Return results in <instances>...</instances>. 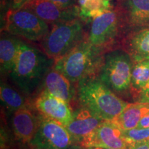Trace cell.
<instances>
[{
    "label": "cell",
    "instance_id": "obj_1",
    "mask_svg": "<svg viewBox=\"0 0 149 149\" xmlns=\"http://www.w3.org/2000/svg\"><path fill=\"white\" fill-rule=\"evenodd\" d=\"M53 59L44 52L20 40L15 64L10 72L14 83L22 92L33 93L49 70Z\"/></svg>",
    "mask_w": 149,
    "mask_h": 149
},
{
    "label": "cell",
    "instance_id": "obj_2",
    "mask_svg": "<svg viewBox=\"0 0 149 149\" xmlns=\"http://www.w3.org/2000/svg\"><path fill=\"white\" fill-rule=\"evenodd\" d=\"M79 102L103 120L113 121L128 105L104 84L100 77L91 76L79 82Z\"/></svg>",
    "mask_w": 149,
    "mask_h": 149
},
{
    "label": "cell",
    "instance_id": "obj_3",
    "mask_svg": "<svg viewBox=\"0 0 149 149\" xmlns=\"http://www.w3.org/2000/svg\"><path fill=\"white\" fill-rule=\"evenodd\" d=\"M104 53L84 39L68 53L56 59L53 68L72 83L80 82L100 70Z\"/></svg>",
    "mask_w": 149,
    "mask_h": 149
},
{
    "label": "cell",
    "instance_id": "obj_4",
    "mask_svg": "<svg viewBox=\"0 0 149 149\" xmlns=\"http://www.w3.org/2000/svg\"><path fill=\"white\" fill-rule=\"evenodd\" d=\"M85 39L82 21L79 18L55 24L41 41L43 52L56 59L68 53Z\"/></svg>",
    "mask_w": 149,
    "mask_h": 149
},
{
    "label": "cell",
    "instance_id": "obj_5",
    "mask_svg": "<svg viewBox=\"0 0 149 149\" xmlns=\"http://www.w3.org/2000/svg\"><path fill=\"white\" fill-rule=\"evenodd\" d=\"M133 67L129 54L120 51H108L103 56L99 77L112 91L125 92L130 87Z\"/></svg>",
    "mask_w": 149,
    "mask_h": 149
},
{
    "label": "cell",
    "instance_id": "obj_6",
    "mask_svg": "<svg viewBox=\"0 0 149 149\" xmlns=\"http://www.w3.org/2000/svg\"><path fill=\"white\" fill-rule=\"evenodd\" d=\"M6 31L31 42L42 41L49 31V25L29 9H8L5 16Z\"/></svg>",
    "mask_w": 149,
    "mask_h": 149
},
{
    "label": "cell",
    "instance_id": "obj_7",
    "mask_svg": "<svg viewBox=\"0 0 149 149\" xmlns=\"http://www.w3.org/2000/svg\"><path fill=\"white\" fill-rule=\"evenodd\" d=\"M122 24L118 8L113 6L92 20L87 40L103 53L109 51L118 37Z\"/></svg>",
    "mask_w": 149,
    "mask_h": 149
},
{
    "label": "cell",
    "instance_id": "obj_8",
    "mask_svg": "<svg viewBox=\"0 0 149 149\" xmlns=\"http://www.w3.org/2000/svg\"><path fill=\"white\" fill-rule=\"evenodd\" d=\"M73 139L66 126L44 117L32 143L39 149H70Z\"/></svg>",
    "mask_w": 149,
    "mask_h": 149
},
{
    "label": "cell",
    "instance_id": "obj_9",
    "mask_svg": "<svg viewBox=\"0 0 149 149\" xmlns=\"http://www.w3.org/2000/svg\"><path fill=\"white\" fill-rule=\"evenodd\" d=\"M81 146L129 149L130 144L124 135V130L115 121L104 120L94 132L81 143Z\"/></svg>",
    "mask_w": 149,
    "mask_h": 149
},
{
    "label": "cell",
    "instance_id": "obj_10",
    "mask_svg": "<svg viewBox=\"0 0 149 149\" xmlns=\"http://www.w3.org/2000/svg\"><path fill=\"white\" fill-rule=\"evenodd\" d=\"M22 8L31 10L48 25L53 26L79 18V6L63 9L51 0H30Z\"/></svg>",
    "mask_w": 149,
    "mask_h": 149
},
{
    "label": "cell",
    "instance_id": "obj_11",
    "mask_svg": "<svg viewBox=\"0 0 149 149\" xmlns=\"http://www.w3.org/2000/svg\"><path fill=\"white\" fill-rule=\"evenodd\" d=\"M68 104L44 91L37 98L35 107L44 117L66 126L73 117V113Z\"/></svg>",
    "mask_w": 149,
    "mask_h": 149
},
{
    "label": "cell",
    "instance_id": "obj_12",
    "mask_svg": "<svg viewBox=\"0 0 149 149\" xmlns=\"http://www.w3.org/2000/svg\"><path fill=\"white\" fill-rule=\"evenodd\" d=\"M117 8L122 23L131 27L149 26V0H120Z\"/></svg>",
    "mask_w": 149,
    "mask_h": 149
},
{
    "label": "cell",
    "instance_id": "obj_13",
    "mask_svg": "<svg viewBox=\"0 0 149 149\" xmlns=\"http://www.w3.org/2000/svg\"><path fill=\"white\" fill-rule=\"evenodd\" d=\"M103 121L90 110L84 107L74 112L72 121L66 128L73 139H78L81 143L94 132Z\"/></svg>",
    "mask_w": 149,
    "mask_h": 149
},
{
    "label": "cell",
    "instance_id": "obj_14",
    "mask_svg": "<svg viewBox=\"0 0 149 149\" xmlns=\"http://www.w3.org/2000/svg\"><path fill=\"white\" fill-rule=\"evenodd\" d=\"M41 120L26 108L15 111L12 125L15 135L22 142H29L36 135Z\"/></svg>",
    "mask_w": 149,
    "mask_h": 149
},
{
    "label": "cell",
    "instance_id": "obj_15",
    "mask_svg": "<svg viewBox=\"0 0 149 149\" xmlns=\"http://www.w3.org/2000/svg\"><path fill=\"white\" fill-rule=\"evenodd\" d=\"M44 91L64 101L69 103L75 94L72 82L62 73L52 68L44 78Z\"/></svg>",
    "mask_w": 149,
    "mask_h": 149
},
{
    "label": "cell",
    "instance_id": "obj_16",
    "mask_svg": "<svg viewBox=\"0 0 149 149\" xmlns=\"http://www.w3.org/2000/svg\"><path fill=\"white\" fill-rule=\"evenodd\" d=\"M148 113L149 103L128 104L122 113L113 121L124 130L133 129L137 127L141 118Z\"/></svg>",
    "mask_w": 149,
    "mask_h": 149
},
{
    "label": "cell",
    "instance_id": "obj_17",
    "mask_svg": "<svg viewBox=\"0 0 149 149\" xmlns=\"http://www.w3.org/2000/svg\"><path fill=\"white\" fill-rule=\"evenodd\" d=\"M129 55L135 62L149 60V28L134 33L128 41Z\"/></svg>",
    "mask_w": 149,
    "mask_h": 149
},
{
    "label": "cell",
    "instance_id": "obj_18",
    "mask_svg": "<svg viewBox=\"0 0 149 149\" xmlns=\"http://www.w3.org/2000/svg\"><path fill=\"white\" fill-rule=\"evenodd\" d=\"M20 40L12 36L3 35L0 41V64L1 72L10 73L17 57Z\"/></svg>",
    "mask_w": 149,
    "mask_h": 149
},
{
    "label": "cell",
    "instance_id": "obj_19",
    "mask_svg": "<svg viewBox=\"0 0 149 149\" xmlns=\"http://www.w3.org/2000/svg\"><path fill=\"white\" fill-rule=\"evenodd\" d=\"M79 7V19L82 22L93 20L113 8L111 0H86Z\"/></svg>",
    "mask_w": 149,
    "mask_h": 149
},
{
    "label": "cell",
    "instance_id": "obj_20",
    "mask_svg": "<svg viewBox=\"0 0 149 149\" xmlns=\"http://www.w3.org/2000/svg\"><path fill=\"white\" fill-rule=\"evenodd\" d=\"M0 97L3 105L10 111H16L26 108V101L23 97L10 86L3 83L0 88Z\"/></svg>",
    "mask_w": 149,
    "mask_h": 149
},
{
    "label": "cell",
    "instance_id": "obj_21",
    "mask_svg": "<svg viewBox=\"0 0 149 149\" xmlns=\"http://www.w3.org/2000/svg\"><path fill=\"white\" fill-rule=\"evenodd\" d=\"M149 81V60L136 62L133 67L130 86L139 93Z\"/></svg>",
    "mask_w": 149,
    "mask_h": 149
},
{
    "label": "cell",
    "instance_id": "obj_22",
    "mask_svg": "<svg viewBox=\"0 0 149 149\" xmlns=\"http://www.w3.org/2000/svg\"><path fill=\"white\" fill-rule=\"evenodd\" d=\"M124 135L130 145L134 143L148 141L149 140V127L135 128L124 130Z\"/></svg>",
    "mask_w": 149,
    "mask_h": 149
},
{
    "label": "cell",
    "instance_id": "obj_23",
    "mask_svg": "<svg viewBox=\"0 0 149 149\" xmlns=\"http://www.w3.org/2000/svg\"><path fill=\"white\" fill-rule=\"evenodd\" d=\"M51 1L59 8L63 9L70 8L74 6H77L75 4L76 0H51Z\"/></svg>",
    "mask_w": 149,
    "mask_h": 149
},
{
    "label": "cell",
    "instance_id": "obj_24",
    "mask_svg": "<svg viewBox=\"0 0 149 149\" xmlns=\"http://www.w3.org/2000/svg\"><path fill=\"white\" fill-rule=\"evenodd\" d=\"M138 102L149 103V81L146 86L139 93Z\"/></svg>",
    "mask_w": 149,
    "mask_h": 149
},
{
    "label": "cell",
    "instance_id": "obj_25",
    "mask_svg": "<svg viewBox=\"0 0 149 149\" xmlns=\"http://www.w3.org/2000/svg\"><path fill=\"white\" fill-rule=\"evenodd\" d=\"M30 0H10V10H17L22 8Z\"/></svg>",
    "mask_w": 149,
    "mask_h": 149
},
{
    "label": "cell",
    "instance_id": "obj_26",
    "mask_svg": "<svg viewBox=\"0 0 149 149\" xmlns=\"http://www.w3.org/2000/svg\"><path fill=\"white\" fill-rule=\"evenodd\" d=\"M129 149H149V140L134 143L130 145Z\"/></svg>",
    "mask_w": 149,
    "mask_h": 149
},
{
    "label": "cell",
    "instance_id": "obj_27",
    "mask_svg": "<svg viewBox=\"0 0 149 149\" xmlns=\"http://www.w3.org/2000/svg\"><path fill=\"white\" fill-rule=\"evenodd\" d=\"M149 127V113L145 115L139 122L137 128H146Z\"/></svg>",
    "mask_w": 149,
    "mask_h": 149
},
{
    "label": "cell",
    "instance_id": "obj_28",
    "mask_svg": "<svg viewBox=\"0 0 149 149\" xmlns=\"http://www.w3.org/2000/svg\"><path fill=\"white\" fill-rule=\"evenodd\" d=\"M89 149H117V148H106V147H91L88 148Z\"/></svg>",
    "mask_w": 149,
    "mask_h": 149
},
{
    "label": "cell",
    "instance_id": "obj_29",
    "mask_svg": "<svg viewBox=\"0 0 149 149\" xmlns=\"http://www.w3.org/2000/svg\"><path fill=\"white\" fill-rule=\"evenodd\" d=\"M85 1L86 0H77V2H78V4H79V6L82 5L83 3L85 2Z\"/></svg>",
    "mask_w": 149,
    "mask_h": 149
}]
</instances>
